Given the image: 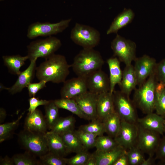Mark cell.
I'll return each instance as SVG.
<instances>
[{
    "label": "cell",
    "instance_id": "1",
    "mask_svg": "<svg viewBox=\"0 0 165 165\" xmlns=\"http://www.w3.org/2000/svg\"><path fill=\"white\" fill-rule=\"evenodd\" d=\"M71 67L64 56L54 54L36 67V76L39 81L64 83L70 73Z\"/></svg>",
    "mask_w": 165,
    "mask_h": 165
},
{
    "label": "cell",
    "instance_id": "2",
    "mask_svg": "<svg viewBox=\"0 0 165 165\" xmlns=\"http://www.w3.org/2000/svg\"><path fill=\"white\" fill-rule=\"evenodd\" d=\"M104 63L99 52L94 48L83 49L75 57L71 65L77 76L87 79L101 69Z\"/></svg>",
    "mask_w": 165,
    "mask_h": 165
},
{
    "label": "cell",
    "instance_id": "3",
    "mask_svg": "<svg viewBox=\"0 0 165 165\" xmlns=\"http://www.w3.org/2000/svg\"><path fill=\"white\" fill-rule=\"evenodd\" d=\"M157 82L154 71L142 84L134 90L132 101L137 108L146 115L155 111V90Z\"/></svg>",
    "mask_w": 165,
    "mask_h": 165
},
{
    "label": "cell",
    "instance_id": "4",
    "mask_svg": "<svg viewBox=\"0 0 165 165\" xmlns=\"http://www.w3.org/2000/svg\"><path fill=\"white\" fill-rule=\"evenodd\" d=\"M61 45L59 38L52 36L38 39L31 42L27 46V55L30 61L39 57L46 59L54 54Z\"/></svg>",
    "mask_w": 165,
    "mask_h": 165
},
{
    "label": "cell",
    "instance_id": "5",
    "mask_svg": "<svg viewBox=\"0 0 165 165\" xmlns=\"http://www.w3.org/2000/svg\"><path fill=\"white\" fill-rule=\"evenodd\" d=\"M45 134L24 129L18 134V141L26 151L39 157L49 151Z\"/></svg>",
    "mask_w": 165,
    "mask_h": 165
},
{
    "label": "cell",
    "instance_id": "6",
    "mask_svg": "<svg viewBox=\"0 0 165 165\" xmlns=\"http://www.w3.org/2000/svg\"><path fill=\"white\" fill-rule=\"evenodd\" d=\"M70 38L75 43L83 49L94 48L100 42V34L92 27L76 23L71 30Z\"/></svg>",
    "mask_w": 165,
    "mask_h": 165
},
{
    "label": "cell",
    "instance_id": "7",
    "mask_svg": "<svg viewBox=\"0 0 165 165\" xmlns=\"http://www.w3.org/2000/svg\"><path fill=\"white\" fill-rule=\"evenodd\" d=\"M114 111L121 120L136 123L138 117L137 108L129 96L120 90H114Z\"/></svg>",
    "mask_w": 165,
    "mask_h": 165
},
{
    "label": "cell",
    "instance_id": "8",
    "mask_svg": "<svg viewBox=\"0 0 165 165\" xmlns=\"http://www.w3.org/2000/svg\"><path fill=\"white\" fill-rule=\"evenodd\" d=\"M72 19L62 20L57 23L37 22L28 27L27 36L30 39L39 36H50L63 32L69 26Z\"/></svg>",
    "mask_w": 165,
    "mask_h": 165
},
{
    "label": "cell",
    "instance_id": "9",
    "mask_svg": "<svg viewBox=\"0 0 165 165\" xmlns=\"http://www.w3.org/2000/svg\"><path fill=\"white\" fill-rule=\"evenodd\" d=\"M111 48L113 52L114 56L117 57L126 66L132 64V62L137 58L135 43L118 34L111 42Z\"/></svg>",
    "mask_w": 165,
    "mask_h": 165
},
{
    "label": "cell",
    "instance_id": "10",
    "mask_svg": "<svg viewBox=\"0 0 165 165\" xmlns=\"http://www.w3.org/2000/svg\"><path fill=\"white\" fill-rule=\"evenodd\" d=\"M138 135L136 145L148 156H155L161 135L158 133L142 127L137 123Z\"/></svg>",
    "mask_w": 165,
    "mask_h": 165
},
{
    "label": "cell",
    "instance_id": "11",
    "mask_svg": "<svg viewBox=\"0 0 165 165\" xmlns=\"http://www.w3.org/2000/svg\"><path fill=\"white\" fill-rule=\"evenodd\" d=\"M138 135L137 123L121 120L119 130L114 139L119 145L127 150L136 145Z\"/></svg>",
    "mask_w": 165,
    "mask_h": 165
},
{
    "label": "cell",
    "instance_id": "12",
    "mask_svg": "<svg viewBox=\"0 0 165 165\" xmlns=\"http://www.w3.org/2000/svg\"><path fill=\"white\" fill-rule=\"evenodd\" d=\"M134 61V68L138 86L154 72L157 63L155 59L147 55L136 58Z\"/></svg>",
    "mask_w": 165,
    "mask_h": 165
},
{
    "label": "cell",
    "instance_id": "13",
    "mask_svg": "<svg viewBox=\"0 0 165 165\" xmlns=\"http://www.w3.org/2000/svg\"><path fill=\"white\" fill-rule=\"evenodd\" d=\"M86 79L77 76L66 80L60 90L61 98L73 99L87 91Z\"/></svg>",
    "mask_w": 165,
    "mask_h": 165
},
{
    "label": "cell",
    "instance_id": "14",
    "mask_svg": "<svg viewBox=\"0 0 165 165\" xmlns=\"http://www.w3.org/2000/svg\"><path fill=\"white\" fill-rule=\"evenodd\" d=\"M98 94L88 90L73 98L89 120L97 119V105Z\"/></svg>",
    "mask_w": 165,
    "mask_h": 165
},
{
    "label": "cell",
    "instance_id": "15",
    "mask_svg": "<svg viewBox=\"0 0 165 165\" xmlns=\"http://www.w3.org/2000/svg\"><path fill=\"white\" fill-rule=\"evenodd\" d=\"M86 82L88 90L92 93L99 95L109 92V78L101 69L90 75Z\"/></svg>",
    "mask_w": 165,
    "mask_h": 165
},
{
    "label": "cell",
    "instance_id": "16",
    "mask_svg": "<svg viewBox=\"0 0 165 165\" xmlns=\"http://www.w3.org/2000/svg\"><path fill=\"white\" fill-rule=\"evenodd\" d=\"M37 59L31 61L28 67L23 71L21 72L14 84L9 87L8 90L10 94H14L21 92L32 82L36 70Z\"/></svg>",
    "mask_w": 165,
    "mask_h": 165
},
{
    "label": "cell",
    "instance_id": "17",
    "mask_svg": "<svg viewBox=\"0 0 165 165\" xmlns=\"http://www.w3.org/2000/svg\"><path fill=\"white\" fill-rule=\"evenodd\" d=\"M48 129L44 117L41 111L38 109L29 112L25 118L24 129L44 134Z\"/></svg>",
    "mask_w": 165,
    "mask_h": 165
},
{
    "label": "cell",
    "instance_id": "18",
    "mask_svg": "<svg viewBox=\"0 0 165 165\" xmlns=\"http://www.w3.org/2000/svg\"><path fill=\"white\" fill-rule=\"evenodd\" d=\"M114 111L113 94L108 92L98 95L97 105V119L102 122Z\"/></svg>",
    "mask_w": 165,
    "mask_h": 165
},
{
    "label": "cell",
    "instance_id": "19",
    "mask_svg": "<svg viewBox=\"0 0 165 165\" xmlns=\"http://www.w3.org/2000/svg\"><path fill=\"white\" fill-rule=\"evenodd\" d=\"M165 119L154 112L146 114L142 118H138L137 123L146 129L156 132L164 135Z\"/></svg>",
    "mask_w": 165,
    "mask_h": 165
},
{
    "label": "cell",
    "instance_id": "20",
    "mask_svg": "<svg viewBox=\"0 0 165 165\" xmlns=\"http://www.w3.org/2000/svg\"><path fill=\"white\" fill-rule=\"evenodd\" d=\"M118 85L120 91L129 96L136 88L137 81L133 65L125 66L123 71L121 81Z\"/></svg>",
    "mask_w": 165,
    "mask_h": 165
},
{
    "label": "cell",
    "instance_id": "21",
    "mask_svg": "<svg viewBox=\"0 0 165 165\" xmlns=\"http://www.w3.org/2000/svg\"><path fill=\"white\" fill-rule=\"evenodd\" d=\"M127 152V150L118 145L108 151L100 152L96 150L93 153L96 159L97 165H113L120 156Z\"/></svg>",
    "mask_w": 165,
    "mask_h": 165
},
{
    "label": "cell",
    "instance_id": "22",
    "mask_svg": "<svg viewBox=\"0 0 165 165\" xmlns=\"http://www.w3.org/2000/svg\"><path fill=\"white\" fill-rule=\"evenodd\" d=\"M45 136L49 151L63 157L69 154L61 135L50 131H47Z\"/></svg>",
    "mask_w": 165,
    "mask_h": 165
},
{
    "label": "cell",
    "instance_id": "23",
    "mask_svg": "<svg viewBox=\"0 0 165 165\" xmlns=\"http://www.w3.org/2000/svg\"><path fill=\"white\" fill-rule=\"evenodd\" d=\"M120 61L117 57H112L107 61L109 72V92L113 93L116 84L120 82L122 77L123 71L120 67Z\"/></svg>",
    "mask_w": 165,
    "mask_h": 165
},
{
    "label": "cell",
    "instance_id": "24",
    "mask_svg": "<svg viewBox=\"0 0 165 165\" xmlns=\"http://www.w3.org/2000/svg\"><path fill=\"white\" fill-rule=\"evenodd\" d=\"M134 16V13L131 9H125L115 18L107 31V34L117 33L119 29L131 22Z\"/></svg>",
    "mask_w": 165,
    "mask_h": 165
},
{
    "label": "cell",
    "instance_id": "25",
    "mask_svg": "<svg viewBox=\"0 0 165 165\" xmlns=\"http://www.w3.org/2000/svg\"><path fill=\"white\" fill-rule=\"evenodd\" d=\"M4 64L7 67L9 72L17 75L21 71L20 68L29 59L27 55L22 56L20 55H4L2 57Z\"/></svg>",
    "mask_w": 165,
    "mask_h": 165
},
{
    "label": "cell",
    "instance_id": "26",
    "mask_svg": "<svg viewBox=\"0 0 165 165\" xmlns=\"http://www.w3.org/2000/svg\"><path fill=\"white\" fill-rule=\"evenodd\" d=\"M108 135L114 138L119 130L121 119L115 111L107 116L102 121Z\"/></svg>",
    "mask_w": 165,
    "mask_h": 165
},
{
    "label": "cell",
    "instance_id": "27",
    "mask_svg": "<svg viewBox=\"0 0 165 165\" xmlns=\"http://www.w3.org/2000/svg\"><path fill=\"white\" fill-rule=\"evenodd\" d=\"M61 136L69 154L71 152L76 153L87 150L75 134L74 130L68 132Z\"/></svg>",
    "mask_w": 165,
    "mask_h": 165
},
{
    "label": "cell",
    "instance_id": "28",
    "mask_svg": "<svg viewBox=\"0 0 165 165\" xmlns=\"http://www.w3.org/2000/svg\"><path fill=\"white\" fill-rule=\"evenodd\" d=\"M54 103L59 108L67 110L81 119L89 120L83 113L76 101L72 98H62L55 100Z\"/></svg>",
    "mask_w": 165,
    "mask_h": 165
},
{
    "label": "cell",
    "instance_id": "29",
    "mask_svg": "<svg viewBox=\"0 0 165 165\" xmlns=\"http://www.w3.org/2000/svg\"><path fill=\"white\" fill-rule=\"evenodd\" d=\"M75 120L72 116L59 118L50 131L61 135L74 130Z\"/></svg>",
    "mask_w": 165,
    "mask_h": 165
},
{
    "label": "cell",
    "instance_id": "30",
    "mask_svg": "<svg viewBox=\"0 0 165 165\" xmlns=\"http://www.w3.org/2000/svg\"><path fill=\"white\" fill-rule=\"evenodd\" d=\"M59 109L54 100H49V102L44 105V117L48 129L51 130L60 118Z\"/></svg>",
    "mask_w": 165,
    "mask_h": 165
},
{
    "label": "cell",
    "instance_id": "31",
    "mask_svg": "<svg viewBox=\"0 0 165 165\" xmlns=\"http://www.w3.org/2000/svg\"><path fill=\"white\" fill-rule=\"evenodd\" d=\"M23 113L21 115L15 120L2 123L0 125V142L1 143L10 138L15 130L18 127Z\"/></svg>",
    "mask_w": 165,
    "mask_h": 165
},
{
    "label": "cell",
    "instance_id": "32",
    "mask_svg": "<svg viewBox=\"0 0 165 165\" xmlns=\"http://www.w3.org/2000/svg\"><path fill=\"white\" fill-rule=\"evenodd\" d=\"M118 145L114 138L108 135H102L97 137L95 147L96 151L105 152L112 149Z\"/></svg>",
    "mask_w": 165,
    "mask_h": 165
},
{
    "label": "cell",
    "instance_id": "33",
    "mask_svg": "<svg viewBox=\"0 0 165 165\" xmlns=\"http://www.w3.org/2000/svg\"><path fill=\"white\" fill-rule=\"evenodd\" d=\"M32 154L26 151L23 153L16 154L12 159L15 165H41L39 160H37L32 156Z\"/></svg>",
    "mask_w": 165,
    "mask_h": 165
},
{
    "label": "cell",
    "instance_id": "34",
    "mask_svg": "<svg viewBox=\"0 0 165 165\" xmlns=\"http://www.w3.org/2000/svg\"><path fill=\"white\" fill-rule=\"evenodd\" d=\"M39 157L41 165H65L66 164V158L49 151Z\"/></svg>",
    "mask_w": 165,
    "mask_h": 165
},
{
    "label": "cell",
    "instance_id": "35",
    "mask_svg": "<svg viewBox=\"0 0 165 165\" xmlns=\"http://www.w3.org/2000/svg\"><path fill=\"white\" fill-rule=\"evenodd\" d=\"M74 132L86 149L95 147L96 138L97 136L79 129L74 130Z\"/></svg>",
    "mask_w": 165,
    "mask_h": 165
},
{
    "label": "cell",
    "instance_id": "36",
    "mask_svg": "<svg viewBox=\"0 0 165 165\" xmlns=\"http://www.w3.org/2000/svg\"><path fill=\"white\" fill-rule=\"evenodd\" d=\"M144 154L136 145L127 150L129 165H141L145 160Z\"/></svg>",
    "mask_w": 165,
    "mask_h": 165
},
{
    "label": "cell",
    "instance_id": "37",
    "mask_svg": "<svg viewBox=\"0 0 165 165\" xmlns=\"http://www.w3.org/2000/svg\"><path fill=\"white\" fill-rule=\"evenodd\" d=\"M79 129L97 136L103 135L105 133L103 122L97 119L92 120L88 124L81 126Z\"/></svg>",
    "mask_w": 165,
    "mask_h": 165
},
{
    "label": "cell",
    "instance_id": "38",
    "mask_svg": "<svg viewBox=\"0 0 165 165\" xmlns=\"http://www.w3.org/2000/svg\"><path fill=\"white\" fill-rule=\"evenodd\" d=\"M92 154L87 150L77 153L74 156L66 158V164L68 165H86Z\"/></svg>",
    "mask_w": 165,
    "mask_h": 165
},
{
    "label": "cell",
    "instance_id": "39",
    "mask_svg": "<svg viewBox=\"0 0 165 165\" xmlns=\"http://www.w3.org/2000/svg\"><path fill=\"white\" fill-rule=\"evenodd\" d=\"M155 111L156 114L165 119V89L156 101Z\"/></svg>",
    "mask_w": 165,
    "mask_h": 165
},
{
    "label": "cell",
    "instance_id": "40",
    "mask_svg": "<svg viewBox=\"0 0 165 165\" xmlns=\"http://www.w3.org/2000/svg\"><path fill=\"white\" fill-rule=\"evenodd\" d=\"M155 72L157 81L165 84V58L157 63Z\"/></svg>",
    "mask_w": 165,
    "mask_h": 165
},
{
    "label": "cell",
    "instance_id": "41",
    "mask_svg": "<svg viewBox=\"0 0 165 165\" xmlns=\"http://www.w3.org/2000/svg\"><path fill=\"white\" fill-rule=\"evenodd\" d=\"M47 82L44 80L40 81L37 83H30L27 86L29 96L35 97L36 94L40 90L46 87Z\"/></svg>",
    "mask_w": 165,
    "mask_h": 165
},
{
    "label": "cell",
    "instance_id": "42",
    "mask_svg": "<svg viewBox=\"0 0 165 165\" xmlns=\"http://www.w3.org/2000/svg\"><path fill=\"white\" fill-rule=\"evenodd\" d=\"M155 156L156 159L160 160V163L165 161V135L161 138Z\"/></svg>",
    "mask_w": 165,
    "mask_h": 165
},
{
    "label": "cell",
    "instance_id": "43",
    "mask_svg": "<svg viewBox=\"0 0 165 165\" xmlns=\"http://www.w3.org/2000/svg\"><path fill=\"white\" fill-rule=\"evenodd\" d=\"M49 101L39 99L37 98L33 97L28 99L29 107L28 109V112H31L35 111L37 108L40 106L45 105L49 102Z\"/></svg>",
    "mask_w": 165,
    "mask_h": 165
},
{
    "label": "cell",
    "instance_id": "44",
    "mask_svg": "<svg viewBox=\"0 0 165 165\" xmlns=\"http://www.w3.org/2000/svg\"><path fill=\"white\" fill-rule=\"evenodd\" d=\"M165 89V84L161 82H157L155 90L156 101L159 98Z\"/></svg>",
    "mask_w": 165,
    "mask_h": 165
},
{
    "label": "cell",
    "instance_id": "45",
    "mask_svg": "<svg viewBox=\"0 0 165 165\" xmlns=\"http://www.w3.org/2000/svg\"><path fill=\"white\" fill-rule=\"evenodd\" d=\"M113 165H129L127 152L120 156Z\"/></svg>",
    "mask_w": 165,
    "mask_h": 165
},
{
    "label": "cell",
    "instance_id": "46",
    "mask_svg": "<svg viewBox=\"0 0 165 165\" xmlns=\"http://www.w3.org/2000/svg\"><path fill=\"white\" fill-rule=\"evenodd\" d=\"M0 165H13L14 162L12 158L6 156L4 157H0Z\"/></svg>",
    "mask_w": 165,
    "mask_h": 165
},
{
    "label": "cell",
    "instance_id": "47",
    "mask_svg": "<svg viewBox=\"0 0 165 165\" xmlns=\"http://www.w3.org/2000/svg\"><path fill=\"white\" fill-rule=\"evenodd\" d=\"M154 156H149L147 159L145 160L143 162L141 165H152L155 163V160H156Z\"/></svg>",
    "mask_w": 165,
    "mask_h": 165
},
{
    "label": "cell",
    "instance_id": "48",
    "mask_svg": "<svg viewBox=\"0 0 165 165\" xmlns=\"http://www.w3.org/2000/svg\"><path fill=\"white\" fill-rule=\"evenodd\" d=\"M7 116L6 110L3 108H0V123L2 124L4 122Z\"/></svg>",
    "mask_w": 165,
    "mask_h": 165
},
{
    "label": "cell",
    "instance_id": "49",
    "mask_svg": "<svg viewBox=\"0 0 165 165\" xmlns=\"http://www.w3.org/2000/svg\"><path fill=\"white\" fill-rule=\"evenodd\" d=\"M86 165H97L96 159L93 153L92 154Z\"/></svg>",
    "mask_w": 165,
    "mask_h": 165
},
{
    "label": "cell",
    "instance_id": "50",
    "mask_svg": "<svg viewBox=\"0 0 165 165\" xmlns=\"http://www.w3.org/2000/svg\"><path fill=\"white\" fill-rule=\"evenodd\" d=\"M9 89L8 87H7L5 86L2 83H0V91L5 90H8Z\"/></svg>",
    "mask_w": 165,
    "mask_h": 165
},
{
    "label": "cell",
    "instance_id": "51",
    "mask_svg": "<svg viewBox=\"0 0 165 165\" xmlns=\"http://www.w3.org/2000/svg\"><path fill=\"white\" fill-rule=\"evenodd\" d=\"M164 134H165V121H164Z\"/></svg>",
    "mask_w": 165,
    "mask_h": 165
},
{
    "label": "cell",
    "instance_id": "52",
    "mask_svg": "<svg viewBox=\"0 0 165 165\" xmlns=\"http://www.w3.org/2000/svg\"><path fill=\"white\" fill-rule=\"evenodd\" d=\"M161 163L163 164H162L163 165H165V161Z\"/></svg>",
    "mask_w": 165,
    "mask_h": 165
},
{
    "label": "cell",
    "instance_id": "53",
    "mask_svg": "<svg viewBox=\"0 0 165 165\" xmlns=\"http://www.w3.org/2000/svg\"><path fill=\"white\" fill-rule=\"evenodd\" d=\"M3 0H0V1H2Z\"/></svg>",
    "mask_w": 165,
    "mask_h": 165
}]
</instances>
